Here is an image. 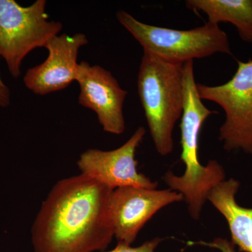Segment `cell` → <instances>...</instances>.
<instances>
[{"label": "cell", "mask_w": 252, "mask_h": 252, "mask_svg": "<svg viewBox=\"0 0 252 252\" xmlns=\"http://www.w3.org/2000/svg\"><path fill=\"white\" fill-rule=\"evenodd\" d=\"M238 180H224L210 190L207 200L223 215L228 223L231 242L239 251L252 252V208L240 206L235 195L240 188Z\"/></svg>", "instance_id": "obj_11"}, {"label": "cell", "mask_w": 252, "mask_h": 252, "mask_svg": "<svg viewBox=\"0 0 252 252\" xmlns=\"http://www.w3.org/2000/svg\"><path fill=\"white\" fill-rule=\"evenodd\" d=\"M202 100L220 105L225 114L220 129L225 150H242L252 155V59L238 61L234 75L222 85L198 84Z\"/></svg>", "instance_id": "obj_6"}, {"label": "cell", "mask_w": 252, "mask_h": 252, "mask_svg": "<svg viewBox=\"0 0 252 252\" xmlns=\"http://www.w3.org/2000/svg\"><path fill=\"white\" fill-rule=\"evenodd\" d=\"M197 85L193 61H187L184 64V107L180 124L181 160L185 171L180 177L168 171L162 177L171 190L183 195L190 217L195 220L200 217L210 190L225 179L224 169L217 160H210L206 166L199 161L200 131L207 118L216 112L204 105Z\"/></svg>", "instance_id": "obj_2"}, {"label": "cell", "mask_w": 252, "mask_h": 252, "mask_svg": "<svg viewBox=\"0 0 252 252\" xmlns=\"http://www.w3.org/2000/svg\"><path fill=\"white\" fill-rule=\"evenodd\" d=\"M1 57V56H0ZM11 103V93L7 86L5 85L0 74V107H6Z\"/></svg>", "instance_id": "obj_15"}, {"label": "cell", "mask_w": 252, "mask_h": 252, "mask_svg": "<svg viewBox=\"0 0 252 252\" xmlns=\"http://www.w3.org/2000/svg\"><path fill=\"white\" fill-rule=\"evenodd\" d=\"M193 244V245H203V246L209 247V248L217 249L221 252H237L235 250V246L232 243L231 241L227 240V239L217 238L215 239L211 243H206V242L200 241L198 243H189Z\"/></svg>", "instance_id": "obj_14"}, {"label": "cell", "mask_w": 252, "mask_h": 252, "mask_svg": "<svg viewBox=\"0 0 252 252\" xmlns=\"http://www.w3.org/2000/svg\"><path fill=\"white\" fill-rule=\"evenodd\" d=\"M80 86L79 103L97 114L103 130L122 135L126 129L124 105L127 91L112 73L99 65L82 61L78 65L76 79Z\"/></svg>", "instance_id": "obj_9"}, {"label": "cell", "mask_w": 252, "mask_h": 252, "mask_svg": "<svg viewBox=\"0 0 252 252\" xmlns=\"http://www.w3.org/2000/svg\"><path fill=\"white\" fill-rule=\"evenodd\" d=\"M185 4L206 15L209 22L231 23L240 39L252 44V0H187Z\"/></svg>", "instance_id": "obj_12"}, {"label": "cell", "mask_w": 252, "mask_h": 252, "mask_svg": "<svg viewBox=\"0 0 252 252\" xmlns=\"http://www.w3.org/2000/svg\"><path fill=\"white\" fill-rule=\"evenodd\" d=\"M146 130L140 126L122 147L111 151L90 149L81 154L77 161L81 173L98 180L113 189L121 187L157 189L153 182L137 170L136 152Z\"/></svg>", "instance_id": "obj_8"}, {"label": "cell", "mask_w": 252, "mask_h": 252, "mask_svg": "<svg viewBox=\"0 0 252 252\" xmlns=\"http://www.w3.org/2000/svg\"><path fill=\"white\" fill-rule=\"evenodd\" d=\"M114 189L81 173L59 181L31 229L34 252H94L114 238L109 200Z\"/></svg>", "instance_id": "obj_1"}, {"label": "cell", "mask_w": 252, "mask_h": 252, "mask_svg": "<svg viewBox=\"0 0 252 252\" xmlns=\"http://www.w3.org/2000/svg\"><path fill=\"white\" fill-rule=\"evenodd\" d=\"M46 0L22 6L14 0H0V56L11 75L18 78L26 56L33 50L45 47L62 31L59 21H49Z\"/></svg>", "instance_id": "obj_5"}, {"label": "cell", "mask_w": 252, "mask_h": 252, "mask_svg": "<svg viewBox=\"0 0 252 252\" xmlns=\"http://www.w3.org/2000/svg\"><path fill=\"white\" fill-rule=\"evenodd\" d=\"M117 18L144 51L165 59L185 63L219 53L233 56L228 35L215 23L207 21L200 27L180 31L146 24L124 10L118 11Z\"/></svg>", "instance_id": "obj_4"}, {"label": "cell", "mask_w": 252, "mask_h": 252, "mask_svg": "<svg viewBox=\"0 0 252 252\" xmlns=\"http://www.w3.org/2000/svg\"><path fill=\"white\" fill-rule=\"evenodd\" d=\"M89 43L83 33L63 34L51 38L45 46L48 57L44 63L28 69L24 78L26 87L39 95L66 89L75 81L81 47Z\"/></svg>", "instance_id": "obj_10"}, {"label": "cell", "mask_w": 252, "mask_h": 252, "mask_svg": "<svg viewBox=\"0 0 252 252\" xmlns=\"http://www.w3.org/2000/svg\"><path fill=\"white\" fill-rule=\"evenodd\" d=\"M162 241L161 239L156 238L142 244L140 246L131 247V245L124 243H118L112 250L104 252H155L156 249Z\"/></svg>", "instance_id": "obj_13"}, {"label": "cell", "mask_w": 252, "mask_h": 252, "mask_svg": "<svg viewBox=\"0 0 252 252\" xmlns=\"http://www.w3.org/2000/svg\"><path fill=\"white\" fill-rule=\"evenodd\" d=\"M184 64L144 51L137 77V91L158 153L174 149L173 131L184 107Z\"/></svg>", "instance_id": "obj_3"}, {"label": "cell", "mask_w": 252, "mask_h": 252, "mask_svg": "<svg viewBox=\"0 0 252 252\" xmlns=\"http://www.w3.org/2000/svg\"><path fill=\"white\" fill-rule=\"evenodd\" d=\"M183 200L182 194L171 189L131 187L114 189L109 200V215L114 238L118 243L132 245L156 213Z\"/></svg>", "instance_id": "obj_7"}]
</instances>
